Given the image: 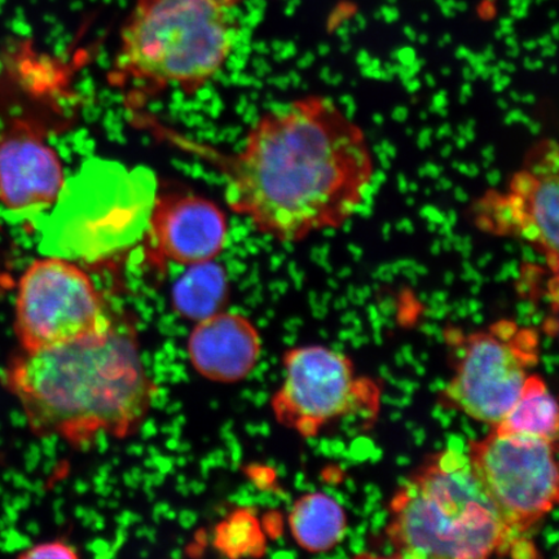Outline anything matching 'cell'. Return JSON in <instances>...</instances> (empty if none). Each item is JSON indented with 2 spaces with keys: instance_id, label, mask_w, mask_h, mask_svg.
I'll return each mask as SVG.
<instances>
[{
  "instance_id": "16",
  "label": "cell",
  "mask_w": 559,
  "mask_h": 559,
  "mask_svg": "<svg viewBox=\"0 0 559 559\" xmlns=\"http://www.w3.org/2000/svg\"><path fill=\"white\" fill-rule=\"evenodd\" d=\"M215 544L227 556H261L264 550L260 523L247 510L236 512L221 524Z\"/></svg>"
},
{
  "instance_id": "12",
  "label": "cell",
  "mask_w": 559,
  "mask_h": 559,
  "mask_svg": "<svg viewBox=\"0 0 559 559\" xmlns=\"http://www.w3.org/2000/svg\"><path fill=\"white\" fill-rule=\"evenodd\" d=\"M257 328L242 314L218 312L200 320L188 338L192 366L205 379L234 383L253 372L261 356Z\"/></svg>"
},
{
  "instance_id": "18",
  "label": "cell",
  "mask_w": 559,
  "mask_h": 559,
  "mask_svg": "<svg viewBox=\"0 0 559 559\" xmlns=\"http://www.w3.org/2000/svg\"><path fill=\"white\" fill-rule=\"evenodd\" d=\"M214 3L225 7V9L229 10L233 7L239 4L241 0H213Z\"/></svg>"
},
{
  "instance_id": "17",
  "label": "cell",
  "mask_w": 559,
  "mask_h": 559,
  "mask_svg": "<svg viewBox=\"0 0 559 559\" xmlns=\"http://www.w3.org/2000/svg\"><path fill=\"white\" fill-rule=\"evenodd\" d=\"M21 558L25 559H76L79 555L74 548L66 543L53 542L39 544L37 547L27 549Z\"/></svg>"
},
{
  "instance_id": "11",
  "label": "cell",
  "mask_w": 559,
  "mask_h": 559,
  "mask_svg": "<svg viewBox=\"0 0 559 559\" xmlns=\"http://www.w3.org/2000/svg\"><path fill=\"white\" fill-rule=\"evenodd\" d=\"M64 166L32 124L17 122L0 138V201L15 213H35L58 201Z\"/></svg>"
},
{
  "instance_id": "4",
  "label": "cell",
  "mask_w": 559,
  "mask_h": 559,
  "mask_svg": "<svg viewBox=\"0 0 559 559\" xmlns=\"http://www.w3.org/2000/svg\"><path fill=\"white\" fill-rule=\"evenodd\" d=\"M213 0H136L121 33L111 82L131 91L198 93L221 72L235 26Z\"/></svg>"
},
{
  "instance_id": "13",
  "label": "cell",
  "mask_w": 559,
  "mask_h": 559,
  "mask_svg": "<svg viewBox=\"0 0 559 559\" xmlns=\"http://www.w3.org/2000/svg\"><path fill=\"white\" fill-rule=\"evenodd\" d=\"M289 523L296 542L312 554L335 547L346 531L344 510L321 493L300 498L292 509Z\"/></svg>"
},
{
  "instance_id": "8",
  "label": "cell",
  "mask_w": 559,
  "mask_h": 559,
  "mask_svg": "<svg viewBox=\"0 0 559 559\" xmlns=\"http://www.w3.org/2000/svg\"><path fill=\"white\" fill-rule=\"evenodd\" d=\"M475 333L461 344L456 374L444 391L447 402L480 423L498 425L514 407L535 365L533 344L524 333Z\"/></svg>"
},
{
  "instance_id": "19",
  "label": "cell",
  "mask_w": 559,
  "mask_h": 559,
  "mask_svg": "<svg viewBox=\"0 0 559 559\" xmlns=\"http://www.w3.org/2000/svg\"><path fill=\"white\" fill-rule=\"evenodd\" d=\"M3 283H4V280H3L2 275H0V292L3 290Z\"/></svg>"
},
{
  "instance_id": "5",
  "label": "cell",
  "mask_w": 559,
  "mask_h": 559,
  "mask_svg": "<svg viewBox=\"0 0 559 559\" xmlns=\"http://www.w3.org/2000/svg\"><path fill=\"white\" fill-rule=\"evenodd\" d=\"M110 323L93 280L66 258H41L21 276L15 330L24 352L69 344Z\"/></svg>"
},
{
  "instance_id": "10",
  "label": "cell",
  "mask_w": 559,
  "mask_h": 559,
  "mask_svg": "<svg viewBox=\"0 0 559 559\" xmlns=\"http://www.w3.org/2000/svg\"><path fill=\"white\" fill-rule=\"evenodd\" d=\"M227 240L226 214L213 201L190 192L157 195L148 219V242L160 260L181 265L214 261Z\"/></svg>"
},
{
  "instance_id": "15",
  "label": "cell",
  "mask_w": 559,
  "mask_h": 559,
  "mask_svg": "<svg viewBox=\"0 0 559 559\" xmlns=\"http://www.w3.org/2000/svg\"><path fill=\"white\" fill-rule=\"evenodd\" d=\"M496 435L531 436L556 442L558 436L557 403L545 382L528 376L519 402L493 426Z\"/></svg>"
},
{
  "instance_id": "1",
  "label": "cell",
  "mask_w": 559,
  "mask_h": 559,
  "mask_svg": "<svg viewBox=\"0 0 559 559\" xmlns=\"http://www.w3.org/2000/svg\"><path fill=\"white\" fill-rule=\"evenodd\" d=\"M180 142L218 167L229 207L280 242L344 226L374 178L365 130L324 95L272 108L234 153Z\"/></svg>"
},
{
  "instance_id": "14",
  "label": "cell",
  "mask_w": 559,
  "mask_h": 559,
  "mask_svg": "<svg viewBox=\"0 0 559 559\" xmlns=\"http://www.w3.org/2000/svg\"><path fill=\"white\" fill-rule=\"evenodd\" d=\"M173 290L175 311L200 321L218 313L228 295L226 271L213 261L188 265Z\"/></svg>"
},
{
  "instance_id": "3",
  "label": "cell",
  "mask_w": 559,
  "mask_h": 559,
  "mask_svg": "<svg viewBox=\"0 0 559 559\" xmlns=\"http://www.w3.org/2000/svg\"><path fill=\"white\" fill-rule=\"evenodd\" d=\"M512 534L463 454H437L391 501L388 536L402 557L487 558Z\"/></svg>"
},
{
  "instance_id": "2",
  "label": "cell",
  "mask_w": 559,
  "mask_h": 559,
  "mask_svg": "<svg viewBox=\"0 0 559 559\" xmlns=\"http://www.w3.org/2000/svg\"><path fill=\"white\" fill-rule=\"evenodd\" d=\"M5 382L35 435L73 445L132 435L157 393L135 338L115 323L69 344L24 352Z\"/></svg>"
},
{
  "instance_id": "9",
  "label": "cell",
  "mask_w": 559,
  "mask_h": 559,
  "mask_svg": "<svg viewBox=\"0 0 559 559\" xmlns=\"http://www.w3.org/2000/svg\"><path fill=\"white\" fill-rule=\"evenodd\" d=\"M284 365L285 381L272 400V408L280 424L306 437L353 411L367 391L355 380L352 361L325 347L292 349Z\"/></svg>"
},
{
  "instance_id": "6",
  "label": "cell",
  "mask_w": 559,
  "mask_h": 559,
  "mask_svg": "<svg viewBox=\"0 0 559 559\" xmlns=\"http://www.w3.org/2000/svg\"><path fill=\"white\" fill-rule=\"evenodd\" d=\"M467 459L512 533H526L557 504L556 442L492 432L471 443Z\"/></svg>"
},
{
  "instance_id": "7",
  "label": "cell",
  "mask_w": 559,
  "mask_h": 559,
  "mask_svg": "<svg viewBox=\"0 0 559 559\" xmlns=\"http://www.w3.org/2000/svg\"><path fill=\"white\" fill-rule=\"evenodd\" d=\"M484 233L521 240L539 253L557 276L559 258V151L545 139L504 190H489L472 207Z\"/></svg>"
}]
</instances>
